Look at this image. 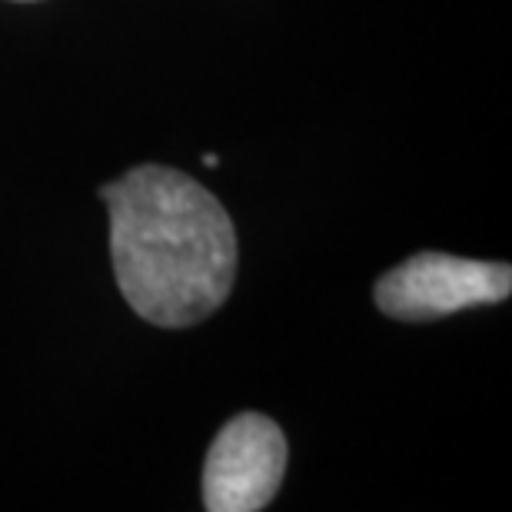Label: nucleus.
I'll use <instances>...</instances> for the list:
<instances>
[{
	"label": "nucleus",
	"instance_id": "nucleus-1",
	"mask_svg": "<svg viewBox=\"0 0 512 512\" xmlns=\"http://www.w3.org/2000/svg\"><path fill=\"white\" fill-rule=\"evenodd\" d=\"M124 300L153 326L183 330L217 313L237 280L230 213L193 177L137 167L100 190Z\"/></svg>",
	"mask_w": 512,
	"mask_h": 512
},
{
	"label": "nucleus",
	"instance_id": "nucleus-3",
	"mask_svg": "<svg viewBox=\"0 0 512 512\" xmlns=\"http://www.w3.org/2000/svg\"><path fill=\"white\" fill-rule=\"evenodd\" d=\"M283 429L263 413H240L213 439L203 463V506L210 512H260L286 473Z\"/></svg>",
	"mask_w": 512,
	"mask_h": 512
},
{
	"label": "nucleus",
	"instance_id": "nucleus-4",
	"mask_svg": "<svg viewBox=\"0 0 512 512\" xmlns=\"http://www.w3.org/2000/svg\"><path fill=\"white\" fill-rule=\"evenodd\" d=\"M203 163H207V167H217V153H203Z\"/></svg>",
	"mask_w": 512,
	"mask_h": 512
},
{
	"label": "nucleus",
	"instance_id": "nucleus-2",
	"mask_svg": "<svg viewBox=\"0 0 512 512\" xmlns=\"http://www.w3.org/2000/svg\"><path fill=\"white\" fill-rule=\"evenodd\" d=\"M512 293V266L463 260L449 253H416L380 276L376 306L393 320H439L469 306L503 303Z\"/></svg>",
	"mask_w": 512,
	"mask_h": 512
}]
</instances>
